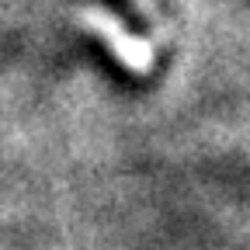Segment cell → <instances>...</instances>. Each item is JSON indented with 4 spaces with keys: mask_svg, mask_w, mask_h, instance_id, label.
<instances>
[{
    "mask_svg": "<svg viewBox=\"0 0 250 250\" xmlns=\"http://www.w3.org/2000/svg\"><path fill=\"white\" fill-rule=\"evenodd\" d=\"M90 4H98V7H104L108 14H115V18L125 24V31H132V35H149V24H146V18L136 11L132 0H90Z\"/></svg>",
    "mask_w": 250,
    "mask_h": 250,
    "instance_id": "6da1fadb",
    "label": "cell"
}]
</instances>
